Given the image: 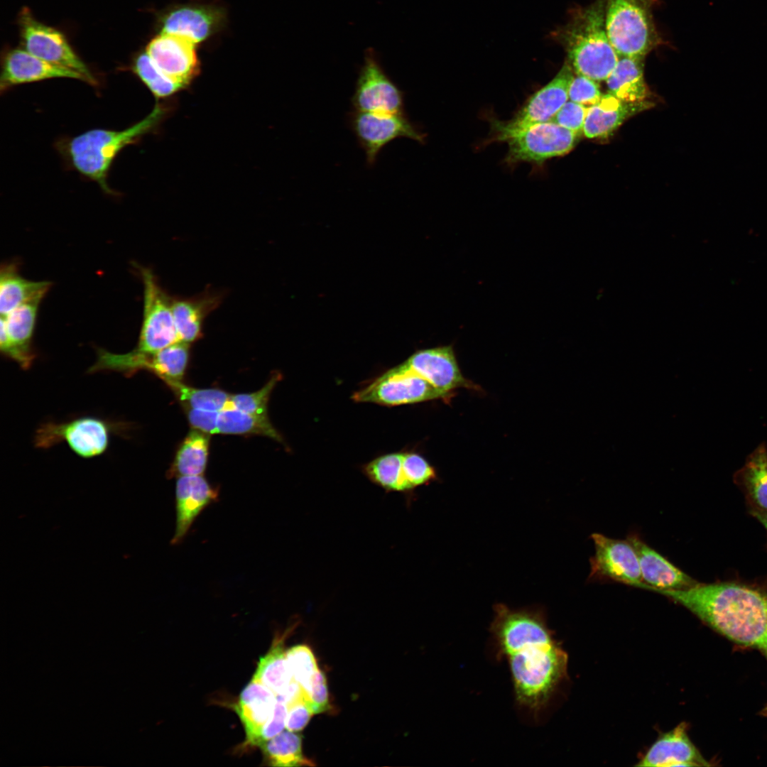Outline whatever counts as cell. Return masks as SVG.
<instances>
[{
	"mask_svg": "<svg viewBox=\"0 0 767 767\" xmlns=\"http://www.w3.org/2000/svg\"><path fill=\"white\" fill-rule=\"evenodd\" d=\"M490 626L508 664L516 700L534 713L547 704L567 669V654L554 638L540 609L494 607Z\"/></svg>",
	"mask_w": 767,
	"mask_h": 767,
	"instance_id": "obj_1",
	"label": "cell"
},
{
	"mask_svg": "<svg viewBox=\"0 0 767 767\" xmlns=\"http://www.w3.org/2000/svg\"><path fill=\"white\" fill-rule=\"evenodd\" d=\"M731 641L767 651V593L731 582L660 590Z\"/></svg>",
	"mask_w": 767,
	"mask_h": 767,
	"instance_id": "obj_2",
	"label": "cell"
},
{
	"mask_svg": "<svg viewBox=\"0 0 767 767\" xmlns=\"http://www.w3.org/2000/svg\"><path fill=\"white\" fill-rule=\"evenodd\" d=\"M605 10L606 0L574 9L567 23L551 33L573 70L596 82L606 80L619 58L606 33Z\"/></svg>",
	"mask_w": 767,
	"mask_h": 767,
	"instance_id": "obj_3",
	"label": "cell"
},
{
	"mask_svg": "<svg viewBox=\"0 0 767 767\" xmlns=\"http://www.w3.org/2000/svg\"><path fill=\"white\" fill-rule=\"evenodd\" d=\"M165 113L166 108L157 104L146 118L124 130H89L67 141L65 153L75 170L112 194L107 176L115 157L156 127Z\"/></svg>",
	"mask_w": 767,
	"mask_h": 767,
	"instance_id": "obj_4",
	"label": "cell"
},
{
	"mask_svg": "<svg viewBox=\"0 0 767 767\" xmlns=\"http://www.w3.org/2000/svg\"><path fill=\"white\" fill-rule=\"evenodd\" d=\"M653 1L606 0V31L619 57L644 58L660 44L653 21Z\"/></svg>",
	"mask_w": 767,
	"mask_h": 767,
	"instance_id": "obj_5",
	"label": "cell"
},
{
	"mask_svg": "<svg viewBox=\"0 0 767 767\" xmlns=\"http://www.w3.org/2000/svg\"><path fill=\"white\" fill-rule=\"evenodd\" d=\"M574 70L565 62L555 77L533 94L510 120L491 121L489 142H506L509 138L531 126L550 121L567 102Z\"/></svg>",
	"mask_w": 767,
	"mask_h": 767,
	"instance_id": "obj_6",
	"label": "cell"
},
{
	"mask_svg": "<svg viewBox=\"0 0 767 767\" xmlns=\"http://www.w3.org/2000/svg\"><path fill=\"white\" fill-rule=\"evenodd\" d=\"M143 283V311L137 347L152 354L179 341L172 309V297L159 285L149 269L138 266Z\"/></svg>",
	"mask_w": 767,
	"mask_h": 767,
	"instance_id": "obj_7",
	"label": "cell"
},
{
	"mask_svg": "<svg viewBox=\"0 0 767 767\" xmlns=\"http://www.w3.org/2000/svg\"><path fill=\"white\" fill-rule=\"evenodd\" d=\"M114 427L112 423L92 416L63 423L49 422L36 430L34 443L36 447L45 449L66 442L76 455L92 458L107 450Z\"/></svg>",
	"mask_w": 767,
	"mask_h": 767,
	"instance_id": "obj_8",
	"label": "cell"
},
{
	"mask_svg": "<svg viewBox=\"0 0 767 767\" xmlns=\"http://www.w3.org/2000/svg\"><path fill=\"white\" fill-rule=\"evenodd\" d=\"M446 397L403 362L355 392L352 399L356 402L391 406Z\"/></svg>",
	"mask_w": 767,
	"mask_h": 767,
	"instance_id": "obj_9",
	"label": "cell"
},
{
	"mask_svg": "<svg viewBox=\"0 0 767 767\" xmlns=\"http://www.w3.org/2000/svg\"><path fill=\"white\" fill-rule=\"evenodd\" d=\"M580 135L552 121L537 124L509 138L505 158L507 164L528 162L542 165L545 161L568 153Z\"/></svg>",
	"mask_w": 767,
	"mask_h": 767,
	"instance_id": "obj_10",
	"label": "cell"
},
{
	"mask_svg": "<svg viewBox=\"0 0 767 767\" xmlns=\"http://www.w3.org/2000/svg\"><path fill=\"white\" fill-rule=\"evenodd\" d=\"M352 104L354 111L385 114L404 112L403 91L384 71L376 53L366 50Z\"/></svg>",
	"mask_w": 767,
	"mask_h": 767,
	"instance_id": "obj_11",
	"label": "cell"
},
{
	"mask_svg": "<svg viewBox=\"0 0 767 767\" xmlns=\"http://www.w3.org/2000/svg\"><path fill=\"white\" fill-rule=\"evenodd\" d=\"M349 121L370 165L374 164L380 151L395 139L407 138L420 143L425 142V134L416 128L405 113L354 111L349 115Z\"/></svg>",
	"mask_w": 767,
	"mask_h": 767,
	"instance_id": "obj_12",
	"label": "cell"
},
{
	"mask_svg": "<svg viewBox=\"0 0 767 767\" xmlns=\"http://www.w3.org/2000/svg\"><path fill=\"white\" fill-rule=\"evenodd\" d=\"M19 23L26 50L51 64L78 72L91 85H97L89 69L60 32L36 21L28 10H23Z\"/></svg>",
	"mask_w": 767,
	"mask_h": 767,
	"instance_id": "obj_13",
	"label": "cell"
},
{
	"mask_svg": "<svg viewBox=\"0 0 767 767\" xmlns=\"http://www.w3.org/2000/svg\"><path fill=\"white\" fill-rule=\"evenodd\" d=\"M195 45L185 37L161 33L149 42L146 52L163 75L185 88L200 73Z\"/></svg>",
	"mask_w": 767,
	"mask_h": 767,
	"instance_id": "obj_14",
	"label": "cell"
},
{
	"mask_svg": "<svg viewBox=\"0 0 767 767\" xmlns=\"http://www.w3.org/2000/svg\"><path fill=\"white\" fill-rule=\"evenodd\" d=\"M595 553L591 559V577L608 578L638 587L643 583L637 554L628 540L593 533Z\"/></svg>",
	"mask_w": 767,
	"mask_h": 767,
	"instance_id": "obj_15",
	"label": "cell"
},
{
	"mask_svg": "<svg viewBox=\"0 0 767 767\" xmlns=\"http://www.w3.org/2000/svg\"><path fill=\"white\" fill-rule=\"evenodd\" d=\"M226 13L221 6L209 4H186L171 7L162 16V33L185 37L195 44L217 33L224 26Z\"/></svg>",
	"mask_w": 767,
	"mask_h": 767,
	"instance_id": "obj_16",
	"label": "cell"
},
{
	"mask_svg": "<svg viewBox=\"0 0 767 767\" xmlns=\"http://www.w3.org/2000/svg\"><path fill=\"white\" fill-rule=\"evenodd\" d=\"M40 301H28L1 317V352L23 369H28L36 358L31 342Z\"/></svg>",
	"mask_w": 767,
	"mask_h": 767,
	"instance_id": "obj_17",
	"label": "cell"
},
{
	"mask_svg": "<svg viewBox=\"0 0 767 767\" xmlns=\"http://www.w3.org/2000/svg\"><path fill=\"white\" fill-rule=\"evenodd\" d=\"M404 363L447 397L457 388L472 387L461 373L452 345L420 349Z\"/></svg>",
	"mask_w": 767,
	"mask_h": 767,
	"instance_id": "obj_18",
	"label": "cell"
},
{
	"mask_svg": "<svg viewBox=\"0 0 767 767\" xmlns=\"http://www.w3.org/2000/svg\"><path fill=\"white\" fill-rule=\"evenodd\" d=\"M218 498V488L212 486L203 475L178 477L175 485V529L171 545L180 544L197 516Z\"/></svg>",
	"mask_w": 767,
	"mask_h": 767,
	"instance_id": "obj_19",
	"label": "cell"
},
{
	"mask_svg": "<svg viewBox=\"0 0 767 767\" xmlns=\"http://www.w3.org/2000/svg\"><path fill=\"white\" fill-rule=\"evenodd\" d=\"M627 540L638 556L643 582L639 588L655 592L660 590H682L698 583L648 546L637 535H630Z\"/></svg>",
	"mask_w": 767,
	"mask_h": 767,
	"instance_id": "obj_20",
	"label": "cell"
},
{
	"mask_svg": "<svg viewBox=\"0 0 767 767\" xmlns=\"http://www.w3.org/2000/svg\"><path fill=\"white\" fill-rule=\"evenodd\" d=\"M60 77L85 82L84 77L75 71L51 64L27 50H13L4 58L0 78V90L3 92L21 84Z\"/></svg>",
	"mask_w": 767,
	"mask_h": 767,
	"instance_id": "obj_21",
	"label": "cell"
},
{
	"mask_svg": "<svg viewBox=\"0 0 767 767\" xmlns=\"http://www.w3.org/2000/svg\"><path fill=\"white\" fill-rule=\"evenodd\" d=\"M637 766H709L690 739L685 723L661 734L652 744Z\"/></svg>",
	"mask_w": 767,
	"mask_h": 767,
	"instance_id": "obj_22",
	"label": "cell"
},
{
	"mask_svg": "<svg viewBox=\"0 0 767 767\" xmlns=\"http://www.w3.org/2000/svg\"><path fill=\"white\" fill-rule=\"evenodd\" d=\"M276 702V694L257 681L251 680L243 689L234 710L246 733L244 749L257 746L261 730L273 716Z\"/></svg>",
	"mask_w": 767,
	"mask_h": 767,
	"instance_id": "obj_23",
	"label": "cell"
},
{
	"mask_svg": "<svg viewBox=\"0 0 767 767\" xmlns=\"http://www.w3.org/2000/svg\"><path fill=\"white\" fill-rule=\"evenodd\" d=\"M651 105L649 102H629L610 93L602 94L600 99L587 109L583 134L589 138L607 137L626 119Z\"/></svg>",
	"mask_w": 767,
	"mask_h": 767,
	"instance_id": "obj_24",
	"label": "cell"
},
{
	"mask_svg": "<svg viewBox=\"0 0 767 767\" xmlns=\"http://www.w3.org/2000/svg\"><path fill=\"white\" fill-rule=\"evenodd\" d=\"M222 296L206 290L192 297H172V309L179 341L191 343L202 336L205 319L219 306Z\"/></svg>",
	"mask_w": 767,
	"mask_h": 767,
	"instance_id": "obj_25",
	"label": "cell"
},
{
	"mask_svg": "<svg viewBox=\"0 0 767 767\" xmlns=\"http://www.w3.org/2000/svg\"><path fill=\"white\" fill-rule=\"evenodd\" d=\"M734 483L743 491L749 511H767V447L761 443L734 474Z\"/></svg>",
	"mask_w": 767,
	"mask_h": 767,
	"instance_id": "obj_26",
	"label": "cell"
},
{
	"mask_svg": "<svg viewBox=\"0 0 767 767\" xmlns=\"http://www.w3.org/2000/svg\"><path fill=\"white\" fill-rule=\"evenodd\" d=\"M50 286L48 281H31L21 277L13 264L1 267L0 272V312L10 313L31 300L43 299Z\"/></svg>",
	"mask_w": 767,
	"mask_h": 767,
	"instance_id": "obj_27",
	"label": "cell"
},
{
	"mask_svg": "<svg viewBox=\"0 0 767 767\" xmlns=\"http://www.w3.org/2000/svg\"><path fill=\"white\" fill-rule=\"evenodd\" d=\"M643 59L619 57L606 80L609 93L625 102L644 101L648 91L643 77Z\"/></svg>",
	"mask_w": 767,
	"mask_h": 767,
	"instance_id": "obj_28",
	"label": "cell"
},
{
	"mask_svg": "<svg viewBox=\"0 0 767 767\" xmlns=\"http://www.w3.org/2000/svg\"><path fill=\"white\" fill-rule=\"evenodd\" d=\"M290 630L275 638L269 651L260 658L251 679L268 687L276 696L282 695L293 680L284 648L285 638Z\"/></svg>",
	"mask_w": 767,
	"mask_h": 767,
	"instance_id": "obj_29",
	"label": "cell"
},
{
	"mask_svg": "<svg viewBox=\"0 0 767 767\" xmlns=\"http://www.w3.org/2000/svg\"><path fill=\"white\" fill-rule=\"evenodd\" d=\"M403 453L381 455L362 467L369 480L386 492H398L408 496L410 503L414 491L406 482L402 467Z\"/></svg>",
	"mask_w": 767,
	"mask_h": 767,
	"instance_id": "obj_30",
	"label": "cell"
},
{
	"mask_svg": "<svg viewBox=\"0 0 767 767\" xmlns=\"http://www.w3.org/2000/svg\"><path fill=\"white\" fill-rule=\"evenodd\" d=\"M210 438L207 433L194 429L178 448L168 471V477L203 475L205 471Z\"/></svg>",
	"mask_w": 767,
	"mask_h": 767,
	"instance_id": "obj_31",
	"label": "cell"
},
{
	"mask_svg": "<svg viewBox=\"0 0 767 767\" xmlns=\"http://www.w3.org/2000/svg\"><path fill=\"white\" fill-rule=\"evenodd\" d=\"M217 434L260 435L278 442L283 439L273 428L268 416L251 415L229 408L219 411L216 421Z\"/></svg>",
	"mask_w": 767,
	"mask_h": 767,
	"instance_id": "obj_32",
	"label": "cell"
},
{
	"mask_svg": "<svg viewBox=\"0 0 767 767\" xmlns=\"http://www.w3.org/2000/svg\"><path fill=\"white\" fill-rule=\"evenodd\" d=\"M261 748L264 761L273 766H314L306 758L302 750V736L289 730L281 731L262 743Z\"/></svg>",
	"mask_w": 767,
	"mask_h": 767,
	"instance_id": "obj_33",
	"label": "cell"
},
{
	"mask_svg": "<svg viewBox=\"0 0 767 767\" xmlns=\"http://www.w3.org/2000/svg\"><path fill=\"white\" fill-rule=\"evenodd\" d=\"M166 384L186 409L221 411L229 408L231 395L217 388H197L181 381H170Z\"/></svg>",
	"mask_w": 767,
	"mask_h": 767,
	"instance_id": "obj_34",
	"label": "cell"
},
{
	"mask_svg": "<svg viewBox=\"0 0 767 767\" xmlns=\"http://www.w3.org/2000/svg\"><path fill=\"white\" fill-rule=\"evenodd\" d=\"M132 69L153 96L158 99L173 96L185 89L183 86L163 75L156 67L146 52L136 56L134 60Z\"/></svg>",
	"mask_w": 767,
	"mask_h": 767,
	"instance_id": "obj_35",
	"label": "cell"
},
{
	"mask_svg": "<svg viewBox=\"0 0 767 767\" xmlns=\"http://www.w3.org/2000/svg\"><path fill=\"white\" fill-rule=\"evenodd\" d=\"M285 656L293 679L310 697L312 679L319 669L312 650L306 645H297L288 649Z\"/></svg>",
	"mask_w": 767,
	"mask_h": 767,
	"instance_id": "obj_36",
	"label": "cell"
},
{
	"mask_svg": "<svg viewBox=\"0 0 767 767\" xmlns=\"http://www.w3.org/2000/svg\"><path fill=\"white\" fill-rule=\"evenodd\" d=\"M280 379L281 375L277 373L271 376L266 385L256 392L231 395L229 408H234L251 415L268 416L267 406L269 396Z\"/></svg>",
	"mask_w": 767,
	"mask_h": 767,
	"instance_id": "obj_37",
	"label": "cell"
},
{
	"mask_svg": "<svg viewBox=\"0 0 767 767\" xmlns=\"http://www.w3.org/2000/svg\"><path fill=\"white\" fill-rule=\"evenodd\" d=\"M403 472L406 482L414 491L437 479L434 467L420 455L415 452L403 453Z\"/></svg>",
	"mask_w": 767,
	"mask_h": 767,
	"instance_id": "obj_38",
	"label": "cell"
},
{
	"mask_svg": "<svg viewBox=\"0 0 767 767\" xmlns=\"http://www.w3.org/2000/svg\"><path fill=\"white\" fill-rule=\"evenodd\" d=\"M587 109L583 104L569 101L550 121L580 136L583 133Z\"/></svg>",
	"mask_w": 767,
	"mask_h": 767,
	"instance_id": "obj_39",
	"label": "cell"
},
{
	"mask_svg": "<svg viewBox=\"0 0 767 767\" xmlns=\"http://www.w3.org/2000/svg\"><path fill=\"white\" fill-rule=\"evenodd\" d=\"M602 96L596 81L578 75L573 77L568 93L570 101L590 107L596 104Z\"/></svg>",
	"mask_w": 767,
	"mask_h": 767,
	"instance_id": "obj_40",
	"label": "cell"
},
{
	"mask_svg": "<svg viewBox=\"0 0 767 767\" xmlns=\"http://www.w3.org/2000/svg\"><path fill=\"white\" fill-rule=\"evenodd\" d=\"M286 707L285 728L291 731L298 732L303 729L314 714L310 698L307 695H302Z\"/></svg>",
	"mask_w": 767,
	"mask_h": 767,
	"instance_id": "obj_41",
	"label": "cell"
},
{
	"mask_svg": "<svg viewBox=\"0 0 767 767\" xmlns=\"http://www.w3.org/2000/svg\"><path fill=\"white\" fill-rule=\"evenodd\" d=\"M310 697L314 714H320L330 709L327 680L325 673L320 669L313 677Z\"/></svg>",
	"mask_w": 767,
	"mask_h": 767,
	"instance_id": "obj_42",
	"label": "cell"
},
{
	"mask_svg": "<svg viewBox=\"0 0 767 767\" xmlns=\"http://www.w3.org/2000/svg\"><path fill=\"white\" fill-rule=\"evenodd\" d=\"M286 717L287 707L285 704L282 701L277 700L274 713L270 720L262 729L257 746H259L264 741L273 738L283 731L285 728Z\"/></svg>",
	"mask_w": 767,
	"mask_h": 767,
	"instance_id": "obj_43",
	"label": "cell"
},
{
	"mask_svg": "<svg viewBox=\"0 0 767 767\" xmlns=\"http://www.w3.org/2000/svg\"><path fill=\"white\" fill-rule=\"evenodd\" d=\"M218 412L187 409L188 420L193 428L207 434H217L216 421Z\"/></svg>",
	"mask_w": 767,
	"mask_h": 767,
	"instance_id": "obj_44",
	"label": "cell"
},
{
	"mask_svg": "<svg viewBox=\"0 0 767 767\" xmlns=\"http://www.w3.org/2000/svg\"><path fill=\"white\" fill-rule=\"evenodd\" d=\"M750 513L755 517L767 531V511H750Z\"/></svg>",
	"mask_w": 767,
	"mask_h": 767,
	"instance_id": "obj_45",
	"label": "cell"
},
{
	"mask_svg": "<svg viewBox=\"0 0 767 767\" xmlns=\"http://www.w3.org/2000/svg\"><path fill=\"white\" fill-rule=\"evenodd\" d=\"M763 714L767 716V705H766V707H765V708H764V709H763Z\"/></svg>",
	"mask_w": 767,
	"mask_h": 767,
	"instance_id": "obj_46",
	"label": "cell"
},
{
	"mask_svg": "<svg viewBox=\"0 0 767 767\" xmlns=\"http://www.w3.org/2000/svg\"><path fill=\"white\" fill-rule=\"evenodd\" d=\"M765 653H766V656H767V651H766V652H765Z\"/></svg>",
	"mask_w": 767,
	"mask_h": 767,
	"instance_id": "obj_47",
	"label": "cell"
}]
</instances>
